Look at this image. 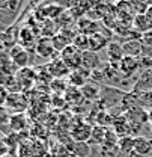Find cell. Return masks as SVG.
<instances>
[{
    "mask_svg": "<svg viewBox=\"0 0 152 157\" xmlns=\"http://www.w3.org/2000/svg\"><path fill=\"white\" fill-rule=\"evenodd\" d=\"M60 59L65 62V65L71 70V71H76L81 68V63H83V52H80L77 47H74L72 44L68 45L62 53H60Z\"/></svg>",
    "mask_w": 152,
    "mask_h": 157,
    "instance_id": "1",
    "label": "cell"
},
{
    "mask_svg": "<svg viewBox=\"0 0 152 157\" xmlns=\"http://www.w3.org/2000/svg\"><path fill=\"white\" fill-rule=\"evenodd\" d=\"M15 82H17V85H18L20 92L29 91V89L35 85V82H36V73H35V70H32V68H29V67L18 70L17 74H15Z\"/></svg>",
    "mask_w": 152,
    "mask_h": 157,
    "instance_id": "2",
    "label": "cell"
},
{
    "mask_svg": "<svg viewBox=\"0 0 152 157\" xmlns=\"http://www.w3.org/2000/svg\"><path fill=\"white\" fill-rule=\"evenodd\" d=\"M29 100L24 92H9V97L6 100V109L14 113H23L27 109Z\"/></svg>",
    "mask_w": 152,
    "mask_h": 157,
    "instance_id": "3",
    "label": "cell"
},
{
    "mask_svg": "<svg viewBox=\"0 0 152 157\" xmlns=\"http://www.w3.org/2000/svg\"><path fill=\"white\" fill-rule=\"evenodd\" d=\"M9 58H11L12 63H14L18 70H21V68H27L29 60H30L29 52H27L26 48H23L21 45H18V44L12 45V48H11V52H9Z\"/></svg>",
    "mask_w": 152,
    "mask_h": 157,
    "instance_id": "4",
    "label": "cell"
},
{
    "mask_svg": "<svg viewBox=\"0 0 152 157\" xmlns=\"http://www.w3.org/2000/svg\"><path fill=\"white\" fill-rule=\"evenodd\" d=\"M142 68L140 65V59L139 58H130V56H124V59L119 63V73L122 74V77L130 78Z\"/></svg>",
    "mask_w": 152,
    "mask_h": 157,
    "instance_id": "5",
    "label": "cell"
},
{
    "mask_svg": "<svg viewBox=\"0 0 152 157\" xmlns=\"http://www.w3.org/2000/svg\"><path fill=\"white\" fill-rule=\"evenodd\" d=\"M92 125L87 124L86 121H78L72 125L71 130V136L72 139H76V142H89L91 135H92Z\"/></svg>",
    "mask_w": 152,
    "mask_h": 157,
    "instance_id": "6",
    "label": "cell"
},
{
    "mask_svg": "<svg viewBox=\"0 0 152 157\" xmlns=\"http://www.w3.org/2000/svg\"><path fill=\"white\" fill-rule=\"evenodd\" d=\"M45 68H47L48 74H50L53 78H63V77H66V76L71 74V70L65 65V62H63L60 58L51 59Z\"/></svg>",
    "mask_w": 152,
    "mask_h": 157,
    "instance_id": "7",
    "label": "cell"
},
{
    "mask_svg": "<svg viewBox=\"0 0 152 157\" xmlns=\"http://www.w3.org/2000/svg\"><path fill=\"white\" fill-rule=\"evenodd\" d=\"M152 154V140L145 136L134 137V150L131 156L134 157H148Z\"/></svg>",
    "mask_w": 152,
    "mask_h": 157,
    "instance_id": "8",
    "label": "cell"
},
{
    "mask_svg": "<svg viewBox=\"0 0 152 157\" xmlns=\"http://www.w3.org/2000/svg\"><path fill=\"white\" fill-rule=\"evenodd\" d=\"M134 94H146L152 92V70H146L140 74V77L137 78V82L133 86Z\"/></svg>",
    "mask_w": 152,
    "mask_h": 157,
    "instance_id": "9",
    "label": "cell"
},
{
    "mask_svg": "<svg viewBox=\"0 0 152 157\" xmlns=\"http://www.w3.org/2000/svg\"><path fill=\"white\" fill-rule=\"evenodd\" d=\"M35 52H36L38 56L45 59H51L54 56V53H56L53 41L50 38H39L36 45H35Z\"/></svg>",
    "mask_w": 152,
    "mask_h": 157,
    "instance_id": "10",
    "label": "cell"
},
{
    "mask_svg": "<svg viewBox=\"0 0 152 157\" xmlns=\"http://www.w3.org/2000/svg\"><path fill=\"white\" fill-rule=\"evenodd\" d=\"M143 42L140 39H127L122 44V50H124V56H130V58H139L143 53Z\"/></svg>",
    "mask_w": 152,
    "mask_h": 157,
    "instance_id": "11",
    "label": "cell"
},
{
    "mask_svg": "<svg viewBox=\"0 0 152 157\" xmlns=\"http://www.w3.org/2000/svg\"><path fill=\"white\" fill-rule=\"evenodd\" d=\"M113 132L117 136H131V127H130V121L128 118L124 115L116 117L113 121Z\"/></svg>",
    "mask_w": 152,
    "mask_h": 157,
    "instance_id": "12",
    "label": "cell"
},
{
    "mask_svg": "<svg viewBox=\"0 0 152 157\" xmlns=\"http://www.w3.org/2000/svg\"><path fill=\"white\" fill-rule=\"evenodd\" d=\"M36 36H35V33L32 32V29L29 27V26H26V27H23L21 30H20L18 33V45H21L23 48H29V47H35L36 45Z\"/></svg>",
    "mask_w": 152,
    "mask_h": 157,
    "instance_id": "13",
    "label": "cell"
},
{
    "mask_svg": "<svg viewBox=\"0 0 152 157\" xmlns=\"http://www.w3.org/2000/svg\"><path fill=\"white\" fill-rule=\"evenodd\" d=\"M77 30L78 33H83V35H87V36H92L98 33L99 27L96 24L95 20H91V18H80L78 20V24H77Z\"/></svg>",
    "mask_w": 152,
    "mask_h": 157,
    "instance_id": "14",
    "label": "cell"
},
{
    "mask_svg": "<svg viewBox=\"0 0 152 157\" xmlns=\"http://www.w3.org/2000/svg\"><path fill=\"white\" fill-rule=\"evenodd\" d=\"M107 55L110 59V63L119 67L120 60L124 59V50H122V44L119 42H110L107 45Z\"/></svg>",
    "mask_w": 152,
    "mask_h": 157,
    "instance_id": "15",
    "label": "cell"
},
{
    "mask_svg": "<svg viewBox=\"0 0 152 157\" xmlns=\"http://www.w3.org/2000/svg\"><path fill=\"white\" fill-rule=\"evenodd\" d=\"M99 67V58L94 52H84L83 53V63H81V70H86V73L91 74V71H95Z\"/></svg>",
    "mask_w": 152,
    "mask_h": 157,
    "instance_id": "16",
    "label": "cell"
},
{
    "mask_svg": "<svg viewBox=\"0 0 152 157\" xmlns=\"http://www.w3.org/2000/svg\"><path fill=\"white\" fill-rule=\"evenodd\" d=\"M133 26L135 27V30L139 33H149L152 30V23H151V20L146 17V14L135 15L133 20Z\"/></svg>",
    "mask_w": 152,
    "mask_h": 157,
    "instance_id": "17",
    "label": "cell"
},
{
    "mask_svg": "<svg viewBox=\"0 0 152 157\" xmlns=\"http://www.w3.org/2000/svg\"><path fill=\"white\" fill-rule=\"evenodd\" d=\"M110 42L107 41V38L102 35V33H95V35H92V36H89V52H99V50H102V48H107V45H109Z\"/></svg>",
    "mask_w": 152,
    "mask_h": 157,
    "instance_id": "18",
    "label": "cell"
},
{
    "mask_svg": "<svg viewBox=\"0 0 152 157\" xmlns=\"http://www.w3.org/2000/svg\"><path fill=\"white\" fill-rule=\"evenodd\" d=\"M87 76H91V74L89 73H84L81 68L76 70V71H71V74L68 76V83L71 86H76V88H83L86 85Z\"/></svg>",
    "mask_w": 152,
    "mask_h": 157,
    "instance_id": "19",
    "label": "cell"
},
{
    "mask_svg": "<svg viewBox=\"0 0 152 157\" xmlns=\"http://www.w3.org/2000/svg\"><path fill=\"white\" fill-rule=\"evenodd\" d=\"M117 147H119V151H120L122 156L130 157L131 154H133V150H134V136L119 137Z\"/></svg>",
    "mask_w": 152,
    "mask_h": 157,
    "instance_id": "20",
    "label": "cell"
},
{
    "mask_svg": "<svg viewBox=\"0 0 152 157\" xmlns=\"http://www.w3.org/2000/svg\"><path fill=\"white\" fill-rule=\"evenodd\" d=\"M106 136H107V128L102 125H94L92 128V135L87 144H98V145H104L106 142Z\"/></svg>",
    "mask_w": 152,
    "mask_h": 157,
    "instance_id": "21",
    "label": "cell"
},
{
    "mask_svg": "<svg viewBox=\"0 0 152 157\" xmlns=\"http://www.w3.org/2000/svg\"><path fill=\"white\" fill-rule=\"evenodd\" d=\"M51 41H53V45H54V50L56 52H59V53H62L68 45H71L72 44V41L68 38L66 35H63L62 32H59L56 36H53L51 38Z\"/></svg>",
    "mask_w": 152,
    "mask_h": 157,
    "instance_id": "22",
    "label": "cell"
},
{
    "mask_svg": "<svg viewBox=\"0 0 152 157\" xmlns=\"http://www.w3.org/2000/svg\"><path fill=\"white\" fill-rule=\"evenodd\" d=\"M26 118L23 113H14V115H11L9 118V128L11 130H14V133H18L21 132L24 127H26Z\"/></svg>",
    "mask_w": 152,
    "mask_h": 157,
    "instance_id": "23",
    "label": "cell"
},
{
    "mask_svg": "<svg viewBox=\"0 0 152 157\" xmlns=\"http://www.w3.org/2000/svg\"><path fill=\"white\" fill-rule=\"evenodd\" d=\"M74 147L69 148V151L76 157H87L89 156V144L87 142H74Z\"/></svg>",
    "mask_w": 152,
    "mask_h": 157,
    "instance_id": "24",
    "label": "cell"
},
{
    "mask_svg": "<svg viewBox=\"0 0 152 157\" xmlns=\"http://www.w3.org/2000/svg\"><path fill=\"white\" fill-rule=\"evenodd\" d=\"M72 45L77 47L80 52H89V36L87 35H83V33H77L74 41H72Z\"/></svg>",
    "mask_w": 152,
    "mask_h": 157,
    "instance_id": "25",
    "label": "cell"
},
{
    "mask_svg": "<svg viewBox=\"0 0 152 157\" xmlns=\"http://www.w3.org/2000/svg\"><path fill=\"white\" fill-rule=\"evenodd\" d=\"M68 85H69V83H68V82H65L63 78H53V80H51V83H50L48 86H50V89H51L54 94L59 95V94H62V92H66V91H68V88H69Z\"/></svg>",
    "mask_w": 152,
    "mask_h": 157,
    "instance_id": "26",
    "label": "cell"
},
{
    "mask_svg": "<svg viewBox=\"0 0 152 157\" xmlns=\"http://www.w3.org/2000/svg\"><path fill=\"white\" fill-rule=\"evenodd\" d=\"M81 94H83V97L86 98H99V89H98V86L96 85H84L83 88H81Z\"/></svg>",
    "mask_w": 152,
    "mask_h": 157,
    "instance_id": "27",
    "label": "cell"
},
{
    "mask_svg": "<svg viewBox=\"0 0 152 157\" xmlns=\"http://www.w3.org/2000/svg\"><path fill=\"white\" fill-rule=\"evenodd\" d=\"M18 157H36L35 151H33V145L21 144L18 148Z\"/></svg>",
    "mask_w": 152,
    "mask_h": 157,
    "instance_id": "28",
    "label": "cell"
},
{
    "mask_svg": "<svg viewBox=\"0 0 152 157\" xmlns=\"http://www.w3.org/2000/svg\"><path fill=\"white\" fill-rule=\"evenodd\" d=\"M8 97H9V91L5 86H0V107H5Z\"/></svg>",
    "mask_w": 152,
    "mask_h": 157,
    "instance_id": "29",
    "label": "cell"
},
{
    "mask_svg": "<svg viewBox=\"0 0 152 157\" xmlns=\"http://www.w3.org/2000/svg\"><path fill=\"white\" fill-rule=\"evenodd\" d=\"M8 153H9V147H8V144L3 142V140H0V157L5 156V154H8Z\"/></svg>",
    "mask_w": 152,
    "mask_h": 157,
    "instance_id": "30",
    "label": "cell"
},
{
    "mask_svg": "<svg viewBox=\"0 0 152 157\" xmlns=\"http://www.w3.org/2000/svg\"><path fill=\"white\" fill-rule=\"evenodd\" d=\"M146 17L151 20V23H152V3L149 5V8H148V11H146Z\"/></svg>",
    "mask_w": 152,
    "mask_h": 157,
    "instance_id": "31",
    "label": "cell"
},
{
    "mask_svg": "<svg viewBox=\"0 0 152 157\" xmlns=\"http://www.w3.org/2000/svg\"><path fill=\"white\" fill-rule=\"evenodd\" d=\"M148 118H149V122L152 124V107H151V110L148 112Z\"/></svg>",
    "mask_w": 152,
    "mask_h": 157,
    "instance_id": "32",
    "label": "cell"
},
{
    "mask_svg": "<svg viewBox=\"0 0 152 157\" xmlns=\"http://www.w3.org/2000/svg\"><path fill=\"white\" fill-rule=\"evenodd\" d=\"M2 157H17L15 154H11V153H8V154H5V156H2Z\"/></svg>",
    "mask_w": 152,
    "mask_h": 157,
    "instance_id": "33",
    "label": "cell"
},
{
    "mask_svg": "<svg viewBox=\"0 0 152 157\" xmlns=\"http://www.w3.org/2000/svg\"><path fill=\"white\" fill-rule=\"evenodd\" d=\"M148 157H152V154H151V156H148Z\"/></svg>",
    "mask_w": 152,
    "mask_h": 157,
    "instance_id": "34",
    "label": "cell"
},
{
    "mask_svg": "<svg viewBox=\"0 0 152 157\" xmlns=\"http://www.w3.org/2000/svg\"><path fill=\"white\" fill-rule=\"evenodd\" d=\"M130 157H134V156H130Z\"/></svg>",
    "mask_w": 152,
    "mask_h": 157,
    "instance_id": "35",
    "label": "cell"
},
{
    "mask_svg": "<svg viewBox=\"0 0 152 157\" xmlns=\"http://www.w3.org/2000/svg\"><path fill=\"white\" fill-rule=\"evenodd\" d=\"M151 140H152V139H151Z\"/></svg>",
    "mask_w": 152,
    "mask_h": 157,
    "instance_id": "36",
    "label": "cell"
}]
</instances>
